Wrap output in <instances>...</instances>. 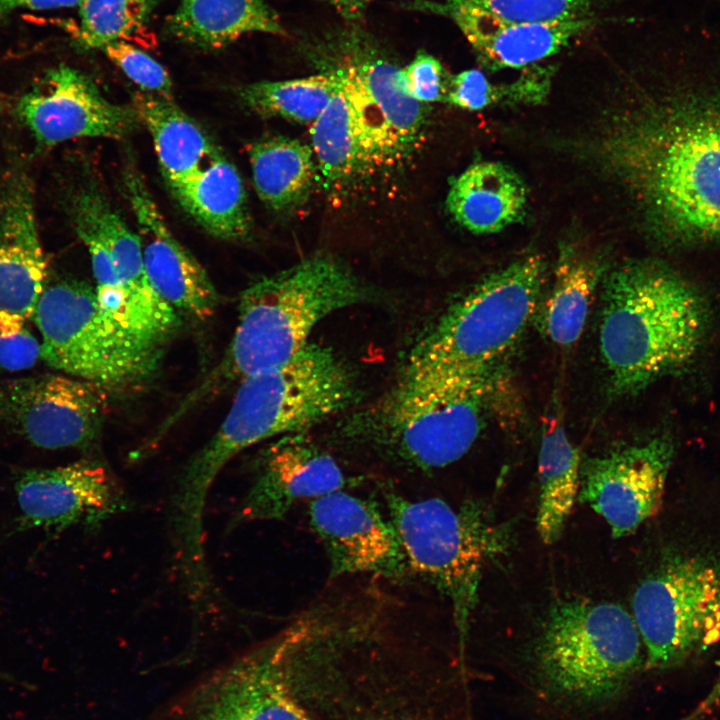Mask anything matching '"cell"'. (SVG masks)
Segmentation results:
<instances>
[{"instance_id": "1", "label": "cell", "mask_w": 720, "mask_h": 720, "mask_svg": "<svg viewBox=\"0 0 720 720\" xmlns=\"http://www.w3.org/2000/svg\"><path fill=\"white\" fill-rule=\"evenodd\" d=\"M602 157L663 242L720 240V91L686 90L617 120Z\"/></svg>"}, {"instance_id": "2", "label": "cell", "mask_w": 720, "mask_h": 720, "mask_svg": "<svg viewBox=\"0 0 720 720\" xmlns=\"http://www.w3.org/2000/svg\"><path fill=\"white\" fill-rule=\"evenodd\" d=\"M223 422L187 462L172 495L173 539L204 543V509L222 468L243 450L270 438L307 432L351 407L358 388L351 368L329 347L308 343L286 364L238 383Z\"/></svg>"}, {"instance_id": "3", "label": "cell", "mask_w": 720, "mask_h": 720, "mask_svg": "<svg viewBox=\"0 0 720 720\" xmlns=\"http://www.w3.org/2000/svg\"><path fill=\"white\" fill-rule=\"evenodd\" d=\"M499 369L461 371L407 362L390 389L346 420L341 439L408 472L446 467L485 429L501 392Z\"/></svg>"}, {"instance_id": "4", "label": "cell", "mask_w": 720, "mask_h": 720, "mask_svg": "<svg viewBox=\"0 0 720 720\" xmlns=\"http://www.w3.org/2000/svg\"><path fill=\"white\" fill-rule=\"evenodd\" d=\"M599 347L611 391L636 394L680 374L696 360L712 311L704 294L677 271L633 260L605 277Z\"/></svg>"}, {"instance_id": "5", "label": "cell", "mask_w": 720, "mask_h": 720, "mask_svg": "<svg viewBox=\"0 0 720 720\" xmlns=\"http://www.w3.org/2000/svg\"><path fill=\"white\" fill-rule=\"evenodd\" d=\"M369 298L351 269L328 255L306 258L255 281L241 294L238 322L220 362L172 416L178 420L247 376L286 364L309 343L321 320Z\"/></svg>"}, {"instance_id": "6", "label": "cell", "mask_w": 720, "mask_h": 720, "mask_svg": "<svg viewBox=\"0 0 720 720\" xmlns=\"http://www.w3.org/2000/svg\"><path fill=\"white\" fill-rule=\"evenodd\" d=\"M633 616L612 602L558 600L532 648L537 682L553 697L600 705L622 696L644 662Z\"/></svg>"}, {"instance_id": "7", "label": "cell", "mask_w": 720, "mask_h": 720, "mask_svg": "<svg viewBox=\"0 0 720 720\" xmlns=\"http://www.w3.org/2000/svg\"><path fill=\"white\" fill-rule=\"evenodd\" d=\"M382 494L409 569L449 600L463 646L483 569L507 548V528L472 501L454 508L439 498L410 499L384 486Z\"/></svg>"}, {"instance_id": "8", "label": "cell", "mask_w": 720, "mask_h": 720, "mask_svg": "<svg viewBox=\"0 0 720 720\" xmlns=\"http://www.w3.org/2000/svg\"><path fill=\"white\" fill-rule=\"evenodd\" d=\"M545 274L535 253L488 275L420 337L408 362L461 371L501 367L536 312Z\"/></svg>"}, {"instance_id": "9", "label": "cell", "mask_w": 720, "mask_h": 720, "mask_svg": "<svg viewBox=\"0 0 720 720\" xmlns=\"http://www.w3.org/2000/svg\"><path fill=\"white\" fill-rule=\"evenodd\" d=\"M32 320L42 335L46 364L108 391L143 382L161 357L162 350L140 342L113 321L95 288L82 281L47 284Z\"/></svg>"}, {"instance_id": "10", "label": "cell", "mask_w": 720, "mask_h": 720, "mask_svg": "<svg viewBox=\"0 0 720 720\" xmlns=\"http://www.w3.org/2000/svg\"><path fill=\"white\" fill-rule=\"evenodd\" d=\"M646 667L668 669L720 640V559L673 557L645 578L633 596Z\"/></svg>"}, {"instance_id": "11", "label": "cell", "mask_w": 720, "mask_h": 720, "mask_svg": "<svg viewBox=\"0 0 720 720\" xmlns=\"http://www.w3.org/2000/svg\"><path fill=\"white\" fill-rule=\"evenodd\" d=\"M300 633L283 629L200 680L178 702L174 720H315L291 681Z\"/></svg>"}, {"instance_id": "12", "label": "cell", "mask_w": 720, "mask_h": 720, "mask_svg": "<svg viewBox=\"0 0 720 720\" xmlns=\"http://www.w3.org/2000/svg\"><path fill=\"white\" fill-rule=\"evenodd\" d=\"M107 392L57 374L0 380V424L40 448H88L101 432Z\"/></svg>"}, {"instance_id": "13", "label": "cell", "mask_w": 720, "mask_h": 720, "mask_svg": "<svg viewBox=\"0 0 720 720\" xmlns=\"http://www.w3.org/2000/svg\"><path fill=\"white\" fill-rule=\"evenodd\" d=\"M674 453L672 438L661 434L588 459L580 502L606 521L613 537L631 534L658 511Z\"/></svg>"}, {"instance_id": "14", "label": "cell", "mask_w": 720, "mask_h": 720, "mask_svg": "<svg viewBox=\"0 0 720 720\" xmlns=\"http://www.w3.org/2000/svg\"><path fill=\"white\" fill-rule=\"evenodd\" d=\"M15 492L22 526L55 533L79 525L99 527L131 507L109 468L94 458L23 470Z\"/></svg>"}, {"instance_id": "15", "label": "cell", "mask_w": 720, "mask_h": 720, "mask_svg": "<svg viewBox=\"0 0 720 720\" xmlns=\"http://www.w3.org/2000/svg\"><path fill=\"white\" fill-rule=\"evenodd\" d=\"M308 519L325 549L329 576L399 579L409 570L391 520L371 500L338 490L311 500Z\"/></svg>"}, {"instance_id": "16", "label": "cell", "mask_w": 720, "mask_h": 720, "mask_svg": "<svg viewBox=\"0 0 720 720\" xmlns=\"http://www.w3.org/2000/svg\"><path fill=\"white\" fill-rule=\"evenodd\" d=\"M16 114L40 148L81 137L121 138L140 122L133 106L110 102L88 76L66 65L25 93Z\"/></svg>"}, {"instance_id": "17", "label": "cell", "mask_w": 720, "mask_h": 720, "mask_svg": "<svg viewBox=\"0 0 720 720\" xmlns=\"http://www.w3.org/2000/svg\"><path fill=\"white\" fill-rule=\"evenodd\" d=\"M338 87L312 123L317 170L328 184H341L402 153L383 115L361 85L340 68Z\"/></svg>"}, {"instance_id": "18", "label": "cell", "mask_w": 720, "mask_h": 720, "mask_svg": "<svg viewBox=\"0 0 720 720\" xmlns=\"http://www.w3.org/2000/svg\"><path fill=\"white\" fill-rule=\"evenodd\" d=\"M351 482L335 458L306 432L277 437L261 451L231 527L280 520L299 501L343 490Z\"/></svg>"}, {"instance_id": "19", "label": "cell", "mask_w": 720, "mask_h": 720, "mask_svg": "<svg viewBox=\"0 0 720 720\" xmlns=\"http://www.w3.org/2000/svg\"><path fill=\"white\" fill-rule=\"evenodd\" d=\"M123 181L152 288L181 317L208 319L219 295L205 269L173 236L140 174L126 169Z\"/></svg>"}, {"instance_id": "20", "label": "cell", "mask_w": 720, "mask_h": 720, "mask_svg": "<svg viewBox=\"0 0 720 720\" xmlns=\"http://www.w3.org/2000/svg\"><path fill=\"white\" fill-rule=\"evenodd\" d=\"M412 8L450 18L484 67L520 69L560 52L591 23L579 19L522 23L498 17L470 0L415 1Z\"/></svg>"}, {"instance_id": "21", "label": "cell", "mask_w": 720, "mask_h": 720, "mask_svg": "<svg viewBox=\"0 0 720 720\" xmlns=\"http://www.w3.org/2000/svg\"><path fill=\"white\" fill-rule=\"evenodd\" d=\"M47 284L32 182L15 170L0 184V310L32 319Z\"/></svg>"}, {"instance_id": "22", "label": "cell", "mask_w": 720, "mask_h": 720, "mask_svg": "<svg viewBox=\"0 0 720 720\" xmlns=\"http://www.w3.org/2000/svg\"><path fill=\"white\" fill-rule=\"evenodd\" d=\"M321 50L337 56V66L350 74L383 115L402 152L424 126L423 103L408 91L403 68L384 56L365 31L348 28L321 39Z\"/></svg>"}, {"instance_id": "23", "label": "cell", "mask_w": 720, "mask_h": 720, "mask_svg": "<svg viewBox=\"0 0 720 720\" xmlns=\"http://www.w3.org/2000/svg\"><path fill=\"white\" fill-rule=\"evenodd\" d=\"M527 201L525 182L514 169L497 161H479L451 184L446 206L459 225L484 235L521 221Z\"/></svg>"}, {"instance_id": "24", "label": "cell", "mask_w": 720, "mask_h": 720, "mask_svg": "<svg viewBox=\"0 0 720 720\" xmlns=\"http://www.w3.org/2000/svg\"><path fill=\"white\" fill-rule=\"evenodd\" d=\"M165 32L208 51L225 48L250 33L286 34L267 0H180L167 18Z\"/></svg>"}, {"instance_id": "25", "label": "cell", "mask_w": 720, "mask_h": 720, "mask_svg": "<svg viewBox=\"0 0 720 720\" xmlns=\"http://www.w3.org/2000/svg\"><path fill=\"white\" fill-rule=\"evenodd\" d=\"M133 107L152 137L171 190L222 155L202 128L169 97L139 92Z\"/></svg>"}, {"instance_id": "26", "label": "cell", "mask_w": 720, "mask_h": 720, "mask_svg": "<svg viewBox=\"0 0 720 720\" xmlns=\"http://www.w3.org/2000/svg\"><path fill=\"white\" fill-rule=\"evenodd\" d=\"M182 208L222 239H241L251 226L247 196L236 167L222 154L171 190Z\"/></svg>"}, {"instance_id": "27", "label": "cell", "mask_w": 720, "mask_h": 720, "mask_svg": "<svg viewBox=\"0 0 720 720\" xmlns=\"http://www.w3.org/2000/svg\"><path fill=\"white\" fill-rule=\"evenodd\" d=\"M581 456L559 418L544 428L539 456L536 530L544 544L555 543L565 528L580 488Z\"/></svg>"}, {"instance_id": "28", "label": "cell", "mask_w": 720, "mask_h": 720, "mask_svg": "<svg viewBox=\"0 0 720 720\" xmlns=\"http://www.w3.org/2000/svg\"><path fill=\"white\" fill-rule=\"evenodd\" d=\"M248 154L254 188L268 207L288 211L307 200L317 172L311 146L272 136L254 142Z\"/></svg>"}, {"instance_id": "29", "label": "cell", "mask_w": 720, "mask_h": 720, "mask_svg": "<svg viewBox=\"0 0 720 720\" xmlns=\"http://www.w3.org/2000/svg\"><path fill=\"white\" fill-rule=\"evenodd\" d=\"M602 273L601 261L561 247L541 315V328L552 343L568 348L579 340Z\"/></svg>"}, {"instance_id": "30", "label": "cell", "mask_w": 720, "mask_h": 720, "mask_svg": "<svg viewBox=\"0 0 720 720\" xmlns=\"http://www.w3.org/2000/svg\"><path fill=\"white\" fill-rule=\"evenodd\" d=\"M335 72L303 78L261 81L239 88L238 96L263 117H281L297 123H313L324 111L338 87Z\"/></svg>"}, {"instance_id": "31", "label": "cell", "mask_w": 720, "mask_h": 720, "mask_svg": "<svg viewBox=\"0 0 720 720\" xmlns=\"http://www.w3.org/2000/svg\"><path fill=\"white\" fill-rule=\"evenodd\" d=\"M161 0H82L74 43L80 50L103 49L142 28Z\"/></svg>"}, {"instance_id": "32", "label": "cell", "mask_w": 720, "mask_h": 720, "mask_svg": "<svg viewBox=\"0 0 720 720\" xmlns=\"http://www.w3.org/2000/svg\"><path fill=\"white\" fill-rule=\"evenodd\" d=\"M534 98L535 86L529 77L496 86L482 71L468 69L450 78L445 102L467 111H480L503 100L533 102Z\"/></svg>"}, {"instance_id": "33", "label": "cell", "mask_w": 720, "mask_h": 720, "mask_svg": "<svg viewBox=\"0 0 720 720\" xmlns=\"http://www.w3.org/2000/svg\"><path fill=\"white\" fill-rule=\"evenodd\" d=\"M503 19L549 23L588 18L594 0H470Z\"/></svg>"}, {"instance_id": "34", "label": "cell", "mask_w": 720, "mask_h": 720, "mask_svg": "<svg viewBox=\"0 0 720 720\" xmlns=\"http://www.w3.org/2000/svg\"><path fill=\"white\" fill-rule=\"evenodd\" d=\"M102 50L144 92L169 97L171 77L154 58L126 41L110 43Z\"/></svg>"}, {"instance_id": "35", "label": "cell", "mask_w": 720, "mask_h": 720, "mask_svg": "<svg viewBox=\"0 0 720 720\" xmlns=\"http://www.w3.org/2000/svg\"><path fill=\"white\" fill-rule=\"evenodd\" d=\"M41 357V344L29 330L26 318L0 310V367L8 371L28 369Z\"/></svg>"}, {"instance_id": "36", "label": "cell", "mask_w": 720, "mask_h": 720, "mask_svg": "<svg viewBox=\"0 0 720 720\" xmlns=\"http://www.w3.org/2000/svg\"><path fill=\"white\" fill-rule=\"evenodd\" d=\"M409 93L421 103L445 102L450 78L433 55L419 51L413 60L403 67Z\"/></svg>"}, {"instance_id": "37", "label": "cell", "mask_w": 720, "mask_h": 720, "mask_svg": "<svg viewBox=\"0 0 720 720\" xmlns=\"http://www.w3.org/2000/svg\"><path fill=\"white\" fill-rule=\"evenodd\" d=\"M82 0H0V19L19 9L49 10L79 6Z\"/></svg>"}, {"instance_id": "38", "label": "cell", "mask_w": 720, "mask_h": 720, "mask_svg": "<svg viewBox=\"0 0 720 720\" xmlns=\"http://www.w3.org/2000/svg\"><path fill=\"white\" fill-rule=\"evenodd\" d=\"M350 22L359 20L373 0H321Z\"/></svg>"}, {"instance_id": "39", "label": "cell", "mask_w": 720, "mask_h": 720, "mask_svg": "<svg viewBox=\"0 0 720 720\" xmlns=\"http://www.w3.org/2000/svg\"><path fill=\"white\" fill-rule=\"evenodd\" d=\"M720 701V674L710 693L688 717L683 720H698L709 713Z\"/></svg>"}, {"instance_id": "40", "label": "cell", "mask_w": 720, "mask_h": 720, "mask_svg": "<svg viewBox=\"0 0 720 720\" xmlns=\"http://www.w3.org/2000/svg\"><path fill=\"white\" fill-rule=\"evenodd\" d=\"M1 104H2V96L0 94V106H1Z\"/></svg>"}]
</instances>
